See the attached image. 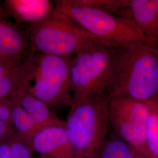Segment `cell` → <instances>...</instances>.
<instances>
[{"instance_id": "obj_1", "label": "cell", "mask_w": 158, "mask_h": 158, "mask_svg": "<svg viewBox=\"0 0 158 158\" xmlns=\"http://www.w3.org/2000/svg\"><path fill=\"white\" fill-rule=\"evenodd\" d=\"M154 44L147 42L115 48L108 98L125 97L140 102L158 98V59Z\"/></svg>"}, {"instance_id": "obj_2", "label": "cell", "mask_w": 158, "mask_h": 158, "mask_svg": "<svg viewBox=\"0 0 158 158\" xmlns=\"http://www.w3.org/2000/svg\"><path fill=\"white\" fill-rule=\"evenodd\" d=\"M72 58L31 52L23 57L17 85L44 102L51 110L70 107Z\"/></svg>"}, {"instance_id": "obj_3", "label": "cell", "mask_w": 158, "mask_h": 158, "mask_svg": "<svg viewBox=\"0 0 158 158\" xmlns=\"http://www.w3.org/2000/svg\"><path fill=\"white\" fill-rule=\"evenodd\" d=\"M55 6L57 11L70 18L106 45L118 48L141 42L156 44L143 34L130 18L85 6L79 0L56 1Z\"/></svg>"}, {"instance_id": "obj_4", "label": "cell", "mask_w": 158, "mask_h": 158, "mask_svg": "<svg viewBox=\"0 0 158 158\" xmlns=\"http://www.w3.org/2000/svg\"><path fill=\"white\" fill-rule=\"evenodd\" d=\"M114 48L91 41L74 53L70 70V107L106 93L113 78Z\"/></svg>"}, {"instance_id": "obj_5", "label": "cell", "mask_w": 158, "mask_h": 158, "mask_svg": "<svg viewBox=\"0 0 158 158\" xmlns=\"http://www.w3.org/2000/svg\"><path fill=\"white\" fill-rule=\"evenodd\" d=\"M106 94L70 107L65 128L75 158H93L107 137L109 125Z\"/></svg>"}, {"instance_id": "obj_6", "label": "cell", "mask_w": 158, "mask_h": 158, "mask_svg": "<svg viewBox=\"0 0 158 158\" xmlns=\"http://www.w3.org/2000/svg\"><path fill=\"white\" fill-rule=\"evenodd\" d=\"M27 26L31 51L40 54L71 56L90 42H100L70 18L57 11L53 16Z\"/></svg>"}, {"instance_id": "obj_7", "label": "cell", "mask_w": 158, "mask_h": 158, "mask_svg": "<svg viewBox=\"0 0 158 158\" xmlns=\"http://www.w3.org/2000/svg\"><path fill=\"white\" fill-rule=\"evenodd\" d=\"M148 116L147 102L125 97L109 98L108 122L114 134L146 156H150L146 143Z\"/></svg>"}, {"instance_id": "obj_8", "label": "cell", "mask_w": 158, "mask_h": 158, "mask_svg": "<svg viewBox=\"0 0 158 158\" xmlns=\"http://www.w3.org/2000/svg\"><path fill=\"white\" fill-rule=\"evenodd\" d=\"M34 152L42 158H75L64 124L52 125L37 130L31 140Z\"/></svg>"}, {"instance_id": "obj_9", "label": "cell", "mask_w": 158, "mask_h": 158, "mask_svg": "<svg viewBox=\"0 0 158 158\" xmlns=\"http://www.w3.org/2000/svg\"><path fill=\"white\" fill-rule=\"evenodd\" d=\"M3 9L18 24L39 23L56 14L55 6L48 0H6Z\"/></svg>"}, {"instance_id": "obj_10", "label": "cell", "mask_w": 158, "mask_h": 158, "mask_svg": "<svg viewBox=\"0 0 158 158\" xmlns=\"http://www.w3.org/2000/svg\"><path fill=\"white\" fill-rule=\"evenodd\" d=\"M123 17H128L148 38L158 42V0H129Z\"/></svg>"}, {"instance_id": "obj_11", "label": "cell", "mask_w": 158, "mask_h": 158, "mask_svg": "<svg viewBox=\"0 0 158 158\" xmlns=\"http://www.w3.org/2000/svg\"><path fill=\"white\" fill-rule=\"evenodd\" d=\"M10 99L23 108L33 119L38 130L52 125L64 124L44 102L18 85Z\"/></svg>"}, {"instance_id": "obj_12", "label": "cell", "mask_w": 158, "mask_h": 158, "mask_svg": "<svg viewBox=\"0 0 158 158\" xmlns=\"http://www.w3.org/2000/svg\"><path fill=\"white\" fill-rule=\"evenodd\" d=\"M31 52L27 32L0 18V56L22 59Z\"/></svg>"}, {"instance_id": "obj_13", "label": "cell", "mask_w": 158, "mask_h": 158, "mask_svg": "<svg viewBox=\"0 0 158 158\" xmlns=\"http://www.w3.org/2000/svg\"><path fill=\"white\" fill-rule=\"evenodd\" d=\"M139 154L114 134L106 137L93 158H137Z\"/></svg>"}, {"instance_id": "obj_14", "label": "cell", "mask_w": 158, "mask_h": 158, "mask_svg": "<svg viewBox=\"0 0 158 158\" xmlns=\"http://www.w3.org/2000/svg\"><path fill=\"white\" fill-rule=\"evenodd\" d=\"M11 119L12 128L16 134L23 137L31 145V138L38 128L33 119L23 108L15 102L11 101Z\"/></svg>"}, {"instance_id": "obj_15", "label": "cell", "mask_w": 158, "mask_h": 158, "mask_svg": "<svg viewBox=\"0 0 158 158\" xmlns=\"http://www.w3.org/2000/svg\"><path fill=\"white\" fill-rule=\"evenodd\" d=\"M149 116L147 122L146 143L150 156L158 158V98L147 102Z\"/></svg>"}, {"instance_id": "obj_16", "label": "cell", "mask_w": 158, "mask_h": 158, "mask_svg": "<svg viewBox=\"0 0 158 158\" xmlns=\"http://www.w3.org/2000/svg\"><path fill=\"white\" fill-rule=\"evenodd\" d=\"M13 158H35L30 144L14 132L7 138Z\"/></svg>"}, {"instance_id": "obj_17", "label": "cell", "mask_w": 158, "mask_h": 158, "mask_svg": "<svg viewBox=\"0 0 158 158\" xmlns=\"http://www.w3.org/2000/svg\"><path fill=\"white\" fill-rule=\"evenodd\" d=\"M20 68L0 79V100L10 98L17 88L18 83Z\"/></svg>"}, {"instance_id": "obj_18", "label": "cell", "mask_w": 158, "mask_h": 158, "mask_svg": "<svg viewBox=\"0 0 158 158\" xmlns=\"http://www.w3.org/2000/svg\"><path fill=\"white\" fill-rule=\"evenodd\" d=\"M23 59L0 56V79L19 68Z\"/></svg>"}, {"instance_id": "obj_19", "label": "cell", "mask_w": 158, "mask_h": 158, "mask_svg": "<svg viewBox=\"0 0 158 158\" xmlns=\"http://www.w3.org/2000/svg\"><path fill=\"white\" fill-rule=\"evenodd\" d=\"M12 102L10 98L0 100V121L11 125Z\"/></svg>"}, {"instance_id": "obj_20", "label": "cell", "mask_w": 158, "mask_h": 158, "mask_svg": "<svg viewBox=\"0 0 158 158\" xmlns=\"http://www.w3.org/2000/svg\"><path fill=\"white\" fill-rule=\"evenodd\" d=\"M15 132L11 125L0 121V142L5 140Z\"/></svg>"}, {"instance_id": "obj_21", "label": "cell", "mask_w": 158, "mask_h": 158, "mask_svg": "<svg viewBox=\"0 0 158 158\" xmlns=\"http://www.w3.org/2000/svg\"><path fill=\"white\" fill-rule=\"evenodd\" d=\"M0 158H13L7 138L0 142Z\"/></svg>"}, {"instance_id": "obj_22", "label": "cell", "mask_w": 158, "mask_h": 158, "mask_svg": "<svg viewBox=\"0 0 158 158\" xmlns=\"http://www.w3.org/2000/svg\"><path fill=\"white\" fill-rule=\"evenodd\" d=\"M153 46H154L155 55H156V56L157 57V58H158V43H156V44H154Z\"/></svg>"}, {"instance_id": "obj_23", "label": "cell", "mask_w": 158, "mask_h": 158, "mask_svg": "<svg viewBox=\"0 0 158 158\" xmlns=\"http://www.w3.org/2000/svg\"><path fill=\"white\" fill-rule=\"evenodd\" d=\"M152 158V157H151V156H143V155H138V158Z\"/></svg>"}]
</instances>
